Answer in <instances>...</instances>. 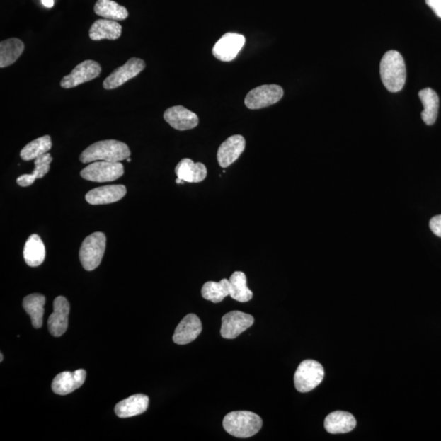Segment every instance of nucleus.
Instances as JSON below:
<instances>
[{
	"label": "nucleus",
	"mask_w": 441,
	"mask_h": 441,
	"mask_svg": "<svg viewBox=\"0 0 441 441\" xmlns=\"http://www.w3.org/2000/svg\"><path fill=\"white\" fill-rule=\"evenodd\" d=\"M130 155V148L125 143L116 140H105L95 142L85 149L79 159L84 164L99 161L120 162Z\"/></svg>",
	"instance_id": "2"
},
{
	"label": "nucleus",
	"mask_w": 441,
	"mask_h": 441,
	"mask_svg": "<svg viewBox=\"0 0 441 441\" xmlns=\"http://www.w3.org/2000/svg\"><path fill=\"white\" fill-rule=\"evenodd\" d=\"M94 12L105 19L123 21L129 17L127 9L113 0H98Z\"/></svg>",
	"instance_id": "26"
},
{
	"label": "nucleus",
	"mask_w": 441,
	"mask_h": 441,
	"mask_svg": "<svg viewBox=\"0 0 441 441\" xmlns=\"http://www.w3.org/2000/svg\"><path fill=\"white\" fill-rule=\"evenodd\" d=\"M52 148L51 137L49 135L37 138L30 142L21 151V158L25 161H30L49 152Z\"/></svg>",
	"instance_id": "30"
},
{
	"label": "nucleus",
	"mask_w": 441,
	"mask_h": 441,
	"mask_svg": "<svg viewBox=\"0 0 441 441\" xmlns=\"http://www.w3.org/2000/svg\"><path fill=\"white\" fill-rule=\"evenodd\" d=\"M254 323V318L246 313L233 311L222 318L221 336L227 339L237 338Z\"/></svg>",
	"instance_id": "10"
},
{
	"label": "nucleus",
	"mask_w": 441,
	"mask_h": 441,
	"mask_svg": "<svg viewBox=\"0 0 441 441\" xmlns=\"http://www.w3.org/2000/svg\"><path fill=\"white\" fill-rule=\"evenodd\" d=\"M124 166L120 162L95 161L84 168L81 177L90 182H113L123 176Z\"/></svg>",
	"instance_id": "6"
},
{
	"label": "nucleus",
	"mask_w": 441,
	"mask_h": 441,
	"mask_svg": "<svg viewBox=\"0 0 441 441\" xmlns=\"http://www.w3.org/2000/svg\"><path fill=\"white\" fill-rule=\"evenodd\" d=\"M325 377L323 366L313 360L302 361L294 374L296 389L302 393L309 392L321 384Z\"/></svg>",
	"instance_id": "5"
},
{
	"label": "nucleus",
	"mask_w": 441,
	"mask_h": 441,
	"mask_svg": "<svg viewBox=\"0 0 441 441\" xmlns=\"http://www.w3.org/2000/svg\"><path fill=\"white\" fill-rule=\"evenodd\" d=\"M45 247L41 238L34 234L25 244L23 256L26 264L31 268L39 267L45 261Z\"/></svg>",
	"instance_id": "22"
},
{
	"label": "nucleus",
	"mask_w": 441,
	"mask_h": 441,
	"mask_svg": "<svg viewBox=\"0 0 441 441\" xmlns=\"http://www.w3.org/2000/svg\"><path fill=\"white\" fill-rule=\"evenodd\" d=\"M283 95L284 90L279 85H263L247 94L244 104L251 110L262 109L277 103Z\"/></svg>",
	"instance_id": "7"
},
{
	"label": "nucleus",
	"mask_w": 441,
	"mask_h": 441,
	"mask_svg": "<svg viewBox=\"0 0 441 441\" xmlns=\"http://www.w3.org/2000/svg\"><path fill=\"white\" fill-rule=\"evenodd\" d=\"M202 331V323L195 314H189L183 319L175 329L173 340L178 345H185L197 338Z\"/></svg>",
	"instance_id": "16"
},
{
	"label": "nucleus",
	"mask_w": 441,
	"mask_h": 441,
	"mask_svg": "<svg viewBox=\"0 0 441 441\" xmlns=\"http://www.w3.org/2000/svg\"><path fill=\"white\" fill-rule=\"evenodd\" d=\"M102 72V67L97 62L92 60L79 63L73 71L62 79L61 87L69 89L79 86V84L93 81Z\"/></svg>",
	"instance_id": "9"
},
{
	"label": "nucleus",
	"mask_w": 441,
	"mask_h": 441,
	"mask_svg": "<svg viewBox=\"0 0 441 441\" xmlns=\"http://www.w3.org/2000/svg\"><path fill=\"white\" fill-rule=\"evenodd\" d=\"M52 161V157L50 153L44 154L35 159V169L31 174L21 175L18 179L17 183L20 187H29V185L33 184L35 181L38 178H42L50 172V164Z\"/></svg>",
	"instance_id": "27"
},
{
	"label": "nucleus",
	"mask_w": 441,
	"mask_h": 441,
	"mask_svg": "<svg viewBox=\"0 0 441 441\" xmlns=\"http://www.w3.org/2000/svg\"><path fill=\"white\" fill-rule=\"evenodd\" d=\"M175 173L179 179L190 183H197L204 181L207 177V168L204 164L195 163L190 159H183L176 168Z\"/></svg>",
	"instance_id": "19"
},
{
	"label": "nucleus",
	"mask_w": 441,
	"mask_h": 441,
	"mask_svg": "<svg viewBox=\"0 0 441 441\" xmlns=\"http://www.w3.org/2000/svg\"><path fill=\"white\" fill-rule=\"evenodd\" d=\"M0 355H1V360H0V362H3V360H4L3 353L0 354Z\"/></svg>",
	"instance_id": "35"
},
{
	"label": "nucleus",
	"mask_w": 441,
	"mask_h": 441,
	"mask_svg": "<svg viewBox=\"0 0 441 441\" xmlns=\"http://www.w3.org/2000/svg\"><path fill=\"white\" fill-rule=\"evenodd\" d=\"M23 42L17 38L4 40L0 44V67H8L18 59L24 51Z\"/></svg>",
	"instance_id": "25"
},
{
	"label": "nucleus",
	"mask_w": 441,
	"mask_h": 441,
	"mask_svg": "<svg viewBox=\"0 0 441 441\" xmlns=\"http://www.w3.org/2000/svg\"><path fill=\"white\" fill-rule=\"evenodd\" d=\"M176 183L178 184H183L184 183V181L181 180L178 178V179L176 180Z\"/></svg>",
	"instance_id": "34"
},
{
	"label": "nucleus",
	"mask_w": 441,
	"mask_h": 441,
	"mask_svg": "<svg viewBox=\"0 0 441 441\" xmlns=\"http://www.w3.org/2000/svg\"><path fill=\"white\" fill-rule=\"evenodd\" d=\"M429 226L435 235L441 238V215L433 217L430 221Z\"/></svg>",
	"instance_id": "31"
},
{
	"label": "nucleus",
	"mask_w": 441,
	"mask_h": 441,
	"mask_svg": "<svg viewBox=\"0 0 441 441\" xmlns=\"http://www.w3.org/2000/svg\"><path fill=\"white\" fill-rule=\"evenodd\" d=\"M86 371H65L57 374L52 381V390L55 394L66 396L82 386L86 379Z\"/></svg>",
	"instance_id": "13"
},
{
	"label": "nucleus",
	"mask_w": 441,
	"mask_h": 441,
	"mask_svg": "<svg viewBox=\"0 0 441 441\" xmlns=\"http://www.w3.org/2000/svg\"><path fill=\"white\" fill-rule=\"evenodd\" d=\"M122 34V26L116 21L99 19L94 21L89 30L90 39L94 41L102 40H115Z\"/></svg>",
	"instance_id": "20"
},
{
	"label": "nucleus",
	"mask_w": 441,
	"mask_h": 441,
	"mask_svg": "<svg viewBox=\"0 0 441 441\" xmlns=\"http://www.w3.org/2000/svg\"><path fill=\"white\" fill-rule=\"evenodd\" d=\"M70 304L65 297H56L53 302V312L47 321V326L52 336L61 337L67 331Z\"/></svg>",
	"instance_id": "12"
},
{
	"label": "nucleus",
	"mask_w": 441,
	"mask_h": 441,
	"mask_svg": "<svg viewBox=\"0 0 441 441\" xmlns=\"http://www.w3.org/2000/svg\"><path fill=\"white\" fill-rule=\"evenodd\" d=\"M263 427V420L251 411H233L223 419L226 432L238 438H248L256 435Z\"/></svg>",
	"instance_id": "3"
},
{
	"label": "nucleus",
	"mask_w": 441,
	"mask_h": 441,
	"mask_svg": "<svg viewBox=\"0 0 441 441\" xmlns=\"http://www.w3.org/2000/svg\"><path fill=\"white\" fill-rule=\"evenodd\" d=\"M146 67V63L140 58L132 57L124 66L117 68L103 82L106 90L115 89L138 76Z\"/></svg>",
	"instance_id": "8"
},
{
	"label": "nucleus",
	"mask_w": 441,
	"mask_h": 441,
	"mask_svg": "<svg viewBox=\"0 0 441 441\" xmlns=\"http://www.w3.org/2000/svg\"><path fill=\"white\" fill-rule=\"evenodd\" d=\"M127 161H129V162H131V159L129 157V158L127 159Z\"/></svg>",
	"instance_id": "36"
},
{
	"label": "nucleus",
	"mask_w": 441,
	"mask_h": 441,
	"mask_svg": "<svg viewBox=\"0 0 441 441\" xmlns=\"http://www.w3.org/2000/svg\"><path fill=\"white\" fill-rule=\"evenodd\" d=\"M164 118L170 126L179 131L193 130L199 125L197 115L182 105L166 110Z\"/></svg>",
	"instance_id": "14"
},
{
	"label": "nucleus",
	"mask_w": 441,
	"mask_h": 441,
	"mask_svg": "<svg viewBox=\"0 0 441 441\" xmlns=\"http://www.w3.org/2000/svg\"><path fill=\"white\" fill-rule=\"evenodd\" d=\"M229 282L231 299L240 302H246L253 299V294L248 288L246 274L242 272L234 273Z\"/></svg>",
	"instance_id": "28"
},
{
	"label": "nucleus",
	"mask_w": 441,
	"mask_h": 441,
	"mask_svg": "<svg viewBox=\"0 0 441 441\" xmlns=\"http://www.w3.org/2000/svg\"><path fill=\"white\" fill-rule=\"evenodd\" d=\"M357 421L352 413L344 411L333 412L326 417L325 428L328 433L343 434L352 432Z\"/></svg>",
	"instance_id": "21"
},
{
	"label": "nucleus",
	"mask_w": 441,
	"mask_h": 441,
	"mask_svg": "<svg viewBox=\"0 0 441 441\" xmlns=\"http://www.w3.org/2000/svg\"><path fill=\"white\" fill-rule=\"evenodd\" d=\"M246 142L241 135H234L222 142L217 151V161L222 168H227L236 162L246 149Z\"/></svg>",
	"instance_id": "15"
},
{
	"label": "nucleus",
	"mask_w": 441,
	"mask_h": 441,
	"mask_svg": "<svg viewBox=\"0 0 441 441\" xmlns=\"http://www.w3.org/2000/svg\"><path fill=\"white\" fill-rule=\"evenodd\" d=\"M42 4L46 8H52L55 5V0H42Z\"/></svg>",
	"instance_id": "33"
},
{
	"label": "nucleus",
	"mask_w": 441,
	"mask_h": 441,
	"mask_svg": "<svg viewBox=\"0 0 441 441\" xmlns=\"http://www.w3.org/2000/svg\"><path fill=\"white\" fill-rule=\"evenodd\" d=\"M419 98L423 105L422 119L428 125H433L437 119L439 110V97L433 89L428 88L421 90L418 93Z\"/></svg>",
	"instance_id": "23"
},
{
	"label": "nucleus",
	"mask_w": 441,
	"mask_h": 441,
	"mask_svg": "<svg viewBox=\"0 0 441 441\" xmlns=\"http://www.w3.org/2000/svg\"><path fill=\"white\" fill-rule=\"evenodd\" d=\"M201 294L206 300L219 304L227 296H230L229 280L223 279L219 282L209 281L204 285Z\"/></svg>",
	"instance_id": "29"
},
{
	"label": "nucleus",
	"mask_w": 441,
	"mask_h": 441,
	"mask_svg": "<svg viewBox=\"0 0 441 441\" xmlns=\"http://www.w3.org/2000/svg\"><path fill=\"white\" fill-rule=\"evenodd\" d=\"M148 405L147 396L137 394L117 403L115 412L116 416L121 418L134 417L146 412Z\"/></svg>",
	"instance_id": "18"
},
{
	"label": "nucleus",
	"mask_w": 441,
	"mask_h": 441,
	"mask_svg": "<svg viewBox=\"0 0 441 441\" xmlns=\"http://www.w3.org/2000/svg\"><path fill=\"white\" fill-rule=\"evenodd\" d=\"M426 4L433 9L435 15L441 18V0H426Z\"/></svg>",
	"instance_id": "32"
},
{
	"label": "nucleus",
	"mask_w": 441,
	"mask_h": 441,
	"mask_svg": "<svg viewBox=\"0 0 441 441\" xmlns=\"http://www.w3.org/2000/svg\"><path fill=\"white\" fill-rule=\"evenodd\" d=\"M244 44L246 38L244 35L227 33L212 47V55L222 62H231L235 59Z\"/></svg>",
	"instance_id": "11"
},
{
	"label": "nucleus",
	"mask_w": 441,
	"mask_h": 441,
	"mask_svg": "<svg viewBox=\"0 0 441 441\" xmlns=\"http://www.w3.org/2000/svg\"><path fill=\"white\" fill-rule=\"evenodd\" d=\"M106 237L102 232L91 234L81 244L79 259L83 268L91 272L102 263L105 251Z\"/></svg>",
	"instance_id": "4"
},
{
	"label": "nucleus",
	"mask_w": 441,
	"mask_h": 441,
	"mask_svg": "<svg viewBox=\"0 0 441 441\" xmlns=\"http://www.w3.org/2000/svg\"><path fill=\"white\" fill-rule=\"evenodd\" d=\"M127 193L123 185H110L88 191L85 199L90 205H108L120 200Z\"/></svg>",
	"instance_id": "17"
},
{
	"label": "nucleus",
	"mask_w": 441,
	"mask_h": 441,
	"mask_svg": "<svg viewBox=\"0 0 441 441\" xmlns=\"http://www.w3.org/2000/svg\"><path fill=\"white\" fill-rule=\"evenodd\" d=\"M382 84L391 93H398L405 86L406 68L399 52L391 50L385 53L380 63Z\"/></svg>",
	"instance_id": "1"
},
{
	"label": "nucleus",
	"mask_w": 441,
	"mask_h": 441,
	"mask_svg": "<svg viewBox=\"0 0 441 441\" xmlns=\"http://www.w3.org/2000/svg\"><path fill=\"white\" fill-rule=\"evenodd\" d=\"M45 302V297L40 294H30L23 299V308L30 316L32 326L35 328H40L42 326Z\"/></svg>",
	"instance_id": "24"
}]
</instances>
